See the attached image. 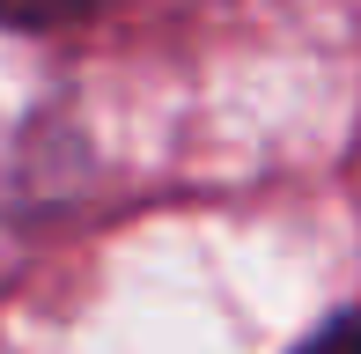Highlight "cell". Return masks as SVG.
<instances>
[{
	"mask_svg": "<svg viewBox=\"0 0 361 354\" xmlns=\"http://www.w3.org/2000/svg\"><path fill=\"white\" fill-rule=\"evenodd\" d=\"M295 354H361V310H339L332 325H317Z\"/></svg>",
	"mask_w": 361,
	"mask_h": 354,
	"instance_id": "1",
	"label": "cell"
},
{
	"mask_svg": "<svg viewBox=\"0 0 361 354\" xmlns=\"http://www.w3.org/2000/svg\"><path fill=\"white\" fill-rule=\"evenodd\" d=\"M89 0H0L8 23H59V15H81Z\"/></svg>",
	"mask_w": 361,
	"mask_h": 354,
	"instance_id": "2",
	"label": "cell"
}]
</instances>
